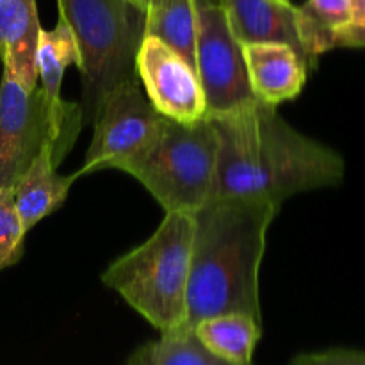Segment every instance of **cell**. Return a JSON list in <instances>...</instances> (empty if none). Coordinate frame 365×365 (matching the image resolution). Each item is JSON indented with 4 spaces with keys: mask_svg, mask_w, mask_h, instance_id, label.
Returning <instances> with one entry per match:
<instances>
[{
    "mask_svg": "<svg viewBox=\"0 0 365 365\" xmlns=\"http://www.w3.org/2000/svg\"><path fill=\"white\" fill-rule=\"evenodd\" d=\"M282 2H291V0H282Z\"/></svg>",
    "mask_w": 365,
    "mask_h": 365,
    "instance_id": "23",
    "label": "cell"
},
{
    "mask_svg": "<svg viewBox=\"0 0 365 365\" xmlns=\"http://www.w3.org/2000/svg\"><path fill=\"white\" fill-rule=\"evenodd\" d=\"M278 210L273 203L239 198L210 200L196 210L185 327L232 312L262 323L260 264Z\"/></svg>",
    "mask_w": 365,
    "mask_h": 365,
    "instance_id": "2",
    "label": "cell"
},
{
    "mask_svg": "<svg viewBox=\"0 0 365 365\" xmlns=\"http://www.w3.org/2000/svg\"><path fill=\"white\" fill-rule=\"evenodd\" d=\"M59 16L78 46L82 127L93 125L113 89L135 77V57L145 38V11L130 0H57Z\"/></svg>",
    "mask_w": 365,
    "mask_h": 365,
    "instance_id": "4",
    "label": "cell"
},
{
    "mask_svg": "<svg viewBox=\"0 0 365 365\" xmlns=\"http://www.w3.org/2000/svg\"><path fill=\"white\" fill-rule=\"evenodd\" d=\"M125 365H232L207 351L192 328L182 327L160 334V339L139 346Z\"/></svg>",
    "mask_w": 365,
    "mask_h": 365,
    "instance_id": "18",
    "label": "cell"
},
{
    "mask_svg": "<svg viewBox=\"0 0 365 365\" xmlns=\"http://www.w3.org/2000/svg\"><path fill=\"white\" fill-rule=\"evenodd\" d=\"M209 120L217 135L212 200H257L282 207L291 196L344 180V157L291 127L277 107L253 102Z\"/></svg>",
    "mask_w": 365,
    "mask_h": 365,
    "instance_id": "1",
    "label": "cell"
},
{
    "mask_svg": "<svg viewBox=\"0 0 365 365\" xmlns=\"http://www.w3.org/2000/svg\"><path fill=\"white\" fill-rule=\"evenodd\" d=\"M196 73L205 95L207 118L248 107L257 100L248 81L242 45L220 4L214 0H196Z\"/></svg>",
    "mask_w": 365,
    "mask_h": 365,
    "instance_id": "7",
    "label": "cell"
},
{
    "mask_svg": "<svg viewBox=\"0 0 365 365\" xmlns=\"http://www.w3.org/2000/svg\"><path fill=\"white\" fill-rule=\"evenodd\" d=\"M214 2H217V4H220V2H221V0H214Z\"/></svg>",
    "mask_w": 365,
    "mask_h": 365,
    "instance_id": "24",
    "label": "cell"
},
{
    "mask_svg": "<svg viewBox=\"0 0 365 365\" xmlns=\"http://www.w3.org/2000/svg\"><path fill=\"white\" fill-rule=\"evenodd\" d=\"M25 234L14 205L13 187L0 189V271L21 259Z\"/></svg>",
    "mask_w": 365,
    "mask_h": 365,
    "instance_id": "19",
    "label": "cell"
},
{
    "mask_svg": "<svg viewBox=\"0 0 365 365\" xmlns=\"http://www.w3.org/2000/svg\"><path fill=\"white\" fill-rule=\"evenodd\" d=\"M248 81L257 102L278 107L303 91L309 64L292 46L284 43L242 45Z\"/></svg>",
    "mask_w": 365,
    "mask_h": 365,
    "instance_id": "10",
    "label": "cell"
},
{
    "mask_svg": "<svg viewBox=\"0 0 365 365\" xmlns=\"http://www.w3.org/2000/svg\"><path fill=\"white\" fill-rule=\"evenodd\" d=\"M78 68V46L70 25L59 16L52 31H39L38 50H36V70H38V84L50 98H61V84L68 66Z\"/></svg>",
    "mask_w": 365,
    "mask_h": 365,
    "instance_id": "17",
    "label": "cell"
},
{
    "mask_svg": "<svg viewBox=\"0 0 365 365\" xmlns=\"http://www.w3.org/2000/svg\"><path fill=\"white\" fill-rule=\"evenodd\" d=\"M135 77L153 109L178 123L207 118V103L195 68L155 38H143L135 57Z\"/></svg>",
    "mask_w": 365,
    "mask_h": 365,
    "instance_id": "9",
    "label": "cell"
},
{
    "mask_svg": "<svg viewBox=\"0 0 365 365\" xmlns=\"http://www.w3.org/2000/svg\"><path fill=\"white\" fill-rule=\"evenodd\" d=\"M195 214L168 212L153 235L114 260L102 282L160 334L185 327Z\"/></svg>",
    "mask_w": 365,
    "mask_h": 365,
    "instance_id": "3",
    "label": "cell"
},
{
    "mask_svg": "<svg viewBox=\"0 0 365 365\" xmlns=\"http://www.w3.org/2000/svg\"><path fill=\"white\" fill-rule=\"evenodd\" d=\"M82 130L77 102L50 98L41 86L27 88L11 71L0 82V189L13 187L45 146L64 159Z\"/></svg>",
    "mask_w": 365,
    "mask_h": 365,
    "instance_id": "6",
    "label": "cell"
},
{
    "mask_svg": "<svg viewBox=\"0 0 365 365\" xmlns=\"http://www.w3.org/2000/svg\"><path fill=\"white\" fill-rule=\"evenodd\" d=\"M61 160L52 146H45L14 182V205L25 232L56 212L66 202L71 184L78 178L77 171L73 175L57 173Z\"/></svg>",
    "mask_w": 365,
    "mask_h": 365,
    "instance_id": "11",
    "label": "cell"
},
{
    "mask_svg": "<svg viewBox=\"0 0 365 365\" xmlns=\"http://www.w3.org/2000/svg\"><path fill=\"white\" fill-rule=\"evenodd\" d=\"M228 25L241 45L284 43L305 59L296 31V6L282 0H221Z\"/></svg>",
    "mask_w": 365,
    "mask_h": 365,
    "instance_id": "12",
    "label": "cell"
},
{
    "mask_svg": "<svg viewBox=\"0 0 365 365\" xmlns=\"http://www.w3.org/2000/svg\"><path fill=\"white\" fill-rule=\"evenodd\" d=\"M145 38L163 41L196 70V0H150L145 11Z\"/></svg>",
    "mask_w": 365,
    "mask_h": 365,
    "instance_id": "16",
    "label": "cell"
},
{
    "mask_svg": "<svg viewBox=\"0 0 365 365\" xmlns=\"http://www.w3.org/2000/svg\"><path fill=\"white\" fill-rule=\"evenodd\" d=\"M289 365H365V351L348 348H331L324 351L299 353Z\"/></svg>",
    "mask_w": 365,
    "mask_h": 365,
    "instance_id": "20",
    "label": "cell"
},
{
    "mask_svg": "<svg viewBox=\"0 0 365 365\" xmlns=\"http://www.w3.org/2000/svg\"><path fill=\"white\" fill-rule=\"evenodd\" d=\"M163 121L138 78L120 84L107 95L93 121L91 143L77 175L118 170L155 139Z\"/></svg>",
    "mask_w": 365,
    "mask_h": 365,
    "instance_id": "8",
    "label": "cell"
},
{
    "mask_svg": "<svg viewBox=\"0 0 365 365\" xmlns=\"http://www.w3.org/2000/svg\"><path fill=\"white\" fill-rule=\"evenodd\" d=\"M130 2L134 4L135 7H139V9H141V11H146V7H148L150 0H130Z\"/></svg>",
    "mask_w": 365,
    "mask_h": 365,
    "instance_id": "22",
    "label": "cell"
},
{
    "mask_svg": "<svg viewBox=\"0 0 365 365\" xmlns=\"http://www.w3.org/2000/svg\"><path fill=\"white\" fill-rule=\"evenodd\" d=\"M351 25L341 38L339 46L365 48V0H351Z\"/></svg>",
    "mask_w": 365,
    "mask_h": 365,
    "instance_id": "21",
    "label": "cell"
},
{
    "mask_svg": "<svg viewBox=\"0 0 365 365\" xmlns=\"http://www.w3.org/2000/svg\"><path fill=\"white\" fill-rule=\"evenodd\" d=\"M351 20V0H307L296 7V31L310 70L323 53L341 45Z\"/></svg>",
    "mask_w": 365,
    "mask_h": 365,
    "instance_id": "14",
    "label": "cell"
},
{
    "mask_svg": "<svg viewBox=\"0 0 365 365\" xmlns=\"http://www.w3.org/2000/svg\"><path fill=\"white\" fill-rule=\"evenodd\" d=\"M36 0H0V59L27 88L38 86L36 50L39 31Z\"/></svg>",
    "mask_w": 365,
    "mask_h": 365,
    "instance_id": "13",
    "label": "cell"
},
{
    "mask_svg": "<svg viewBox=\"0 0 365 365\" xmlns=\"http://www.w3.org/2000/svg\"><path fill=\"white\" fill-rule=\"evenodd\" d=\"M217 135L209 118L178 123L164 118L159 134L118 171L132 175L168 212H191L212 200Z\"/></svg>",
    "mask_w": 365,
    "mask_h": 365,
    "instance_id": "5",
    "label": "cell"
},
{
    "mask_svg": "<svg viewBox=\"0 0 365 365\" xmlns=\"http://www.w3.org/2000/svg\"><path fill=\"white\" fill-rule=\"evenodd\" d=\"M207 351L232 365H253V353L262 337V323L246 314H221L192 327Z\"/></svg>",
    "mask_w": 365,
    "mask_h": 365,
    "instance_id": "15",
    "label": "cell"
}]
</instances>
